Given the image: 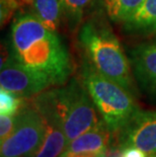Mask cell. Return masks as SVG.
<instances>
[{
	"mask_svg": "<svg viewBox=\"0 0 156 157\" xmlns=\"http://www.w3.org/2000/svg\"><path fill=\"white\" fill-rule=\"evenodd\" d=\"M10 54L21 64L65 84L73 71L70 53L58 33L50 31L32 12L19 13L10 31Z\"/></svg>",
	"mask_w": 156,
	"mask_h": 157,
	"instance_id": "cell-1",
	"label": "cell"
},
{
	"mask_svg": "<svg viewBox=\"0 0 156 157\" xmlns=\"http://www.w3.org/2000/svg\"><path fill=\"white\" fill-rule=\"evenodd\" d=\"M31 103L43 118L62 127L68 142L102 122L81 78L73 77L65 84L45 90L31 98Z\"/></svg>",
	"mask_w": 156,
	"mask_h": 157,
	"instance_id": "cell-2",
	"label": "cell"
},
{
	"mask_svg": "<svg viewBox=\"0 0 156 157\" xmlns=\"http://www.w3.org/2000/svg\"><path fill=\"white\" fill-rule=\"evenodd\" d=\"M78 41L83 56L96 71L137 95L131 62L107 22L91 18L82 23L78 29Z\"/></svg>",
	"mask_w": 156,
	"mask_h": 157,
	"instance_id": "cell-3",
	"label": "cell"
},
{
	"mask_svg": "<svg viewBox=\"0 0 156 157\" xmlns=\"http://www.w3.org/2000/svg\"><path fill=\"white\" fill-rule=\"evenodd\" d=\"M80 78L101 120L115 136L141 109L133 93L96 71L85 57Z\"/></svg>",
	"mask_w": 156,
	"mask_h": 157,
	"instance_id": "cell-4",
	"label": "cell"
},
{
	"mask_svg": "<svg viewBox=\"0 0 156 157\" xmlns=\"http://www.w3.org/2000/svg\"><path fill=\"white\" fill-rule=\"evenodd\" d=\"M46 135L44 119L29 103L17 113L14 132L1 143L0 157H29L40 148Z\"/></svg>",
	"mask_w": 156,
	"mask_h": 157,
	"instance_id": "cell-5",
	"label": "cell"
},
{
	"mask_svg": "<svg viewBox=\"0 0 156 157\" xmlns=\"http://www.w3.org/2000/svg\"><path fill=\"white\" fill-rule=\"evenodd\" d=\"M0 85L1 88L28 99L56 86L50 76L26 67L10 53L1 63Z\"/></svg>",
	"mask_w": 156,
	"mask_h": 157,
	"instance_id": "cell-6",
	"label": "cell"
},
{
	"mask_svg": "<svg viewBox=\"0 0 156 157\" xmlns=\"http://www.w3.org/2000/svg\"><path fill=\"white\" fill-rule=\"evenodd\" d=\"M115 137L122 150L136 147L147 155L155 154L156 111L140 109Z\"/></svg>",
	"mask_w": 156,
	"mask_h": 157,
	"instance_id": "cell-7",
	"label": "cell"
},
{
	"mask_svg": "<svg viewBox=\"0 0 156 157\" xmlns=\"http://www.w3.org/2000/svg\"><path fill=\"white\" fill-rule=\"evenodd\" d=\"M114 138L115 134L102 121L69 142L60 157H108Z\"/></svg>",
	"mask_w": 156,
	"mask_h": 157,
	"instance_id": "cell-8",
	"label": "cell"
},
{
	"mask_svg": "<svg viewBox=\"0 0 156 157\" xmlns=\"http://www.w3.org/2000/svg\"><path fill=\"white\" fill-rule=\"evenodd\" d=\"M130 62L139 88L149 98L156 101V43L135 48Z\"/></svg>",
	"mask_w": 156,
	"mask_h": 157,
	"instance_id": "cell-9",
	"label": "cell"
},
{
	"mask_svg": "<svg viewBox=\"0 0 156 157\" xmlns=\"http://www.w3.org/2000/svg\"><path fill=\"white\" fill-rule=\"evenodd\" d=\"M43 119L46 126L44 141L34 154L29 157H60L68 146L67 137L58 123L51 119Z\"/></svg>",
	"mask_w": 156,
	"mask_h": 157,
	"instance_id": "cell-10",
	"label": "cell"
},
{
	"mask_svg": "<svg viewBox=\"0 0 156 157\" xmlns=\"http://www.w3.org/2000/svg\"><path fill=\"white\" fill-rule=\"evenodd\" d=\"M124 31L134 35L156 32V0H145L138 10L123 22Z\"/></svg>",
	"mask_w": 156,
	"mask_h": 157,
	"instance_id": "cell-11",
	"label": "cell"
},
{
	"mask_svg": "<svg viewBox=\"0 0 156 157\" xmlns=\"http://www.w3.org/2000/svg\"><path fill=\"white\" fill-rule=\"evenodd\" d=\"M29 5L31 12L46 28L58 33L62 19H64L62 0H32Z\"/></svg>",
	"mask_w": 156,
	"mask_h": 157,
	"instance_id": "cell-12",
	"label": "cell"
},
{
	"mask_svg": "<svg viewBox=\"0 0 156 157\" xmlns=\"http://www.w3.org/2000/svg\"><path fill=\"white\" fill-rule=\"evenodd\" d=\"M145 0H104V6L109 19L123 23L138 10Z\"/></svg>",
	"mask_w": 156,
	"mask_h": 157,
	"instance_id": "cell-13",
	"label": "cell"
},
{
	"mask_svg": "<svg viewBox=\"0 0 156 157\" xmlns=\"http://www.w3.org/2000/svg\"><path fill=\"white\" fill-rule=\"evenodd\" d=\"M91 2L92 0H62L64 21L71 33L80 29L85 10Z\"/></svg>",
	"mask_w": 156,
	"mask_h": 157,
	"instance_id": "cell-14",
	"label": "cell"
},
{
	"mask_svg": "<svg viewBox=\"0 0 156 157\" xmlns=\"http://www.w3.org/2000/svg\"><path fill=\"white\" fill-rule=\"evenodd\" d=\"M29 101L28 98H21L8 90L1 88L0 91V113L1 115L16 116Z\"/></svg>",
	"mask_w": 156,
	"mask_h": 157,
	"instance_id": "cell-15",
	"label": "cell"
},
{
	"mask_svg": "<svg viewBox=\"0 0 156 157\" xmlns=\"http://www.w3.org/2000/svg\"><path fill=\"white\" fill-rule=\"evenodd\" d=\"M17 124V115L8 116L0 115V142L3 143L9 138L16 128Z\"/></svg>",
	"mask_w": 156,
	"mask_h": 157,
	"instance_id": "cell-16",
	"label": "cell"
},
{
	"mask_svg": "<svg viewBox=\"0 0 156 157\" xmlns=\"http://www.w3.org/2000/svg\"><path fill=\"white\" fill-rule=\"evenodd\" d=\"M1 3V25H6L21 7V0H0Z\"/></svg>",
	"mask_w": 156,
	"mask_h": 157,
	"instance_id": "cell-17",
	"label": "cell"
},
{
	"mask_svg": "<svg viewBox=\"0 0 156 157\" xmlns=\"http://www.w3.org/2000/svg\"><path fill=\"white\" fill-rule=\"evenodd\" d=\"M148 155L136 147H127L123 149L122 157H147Z\"/></svg>",
	"mask_w": 156,
	"mask_h": 157,
	"instance_id": "cell-18",
	"label": "cell"
},
{
	"mask_svg": "<svg viewBox=\"0 0 156 157\" xmlns=\"http://www.w3.org/2000/svg\"><path fill=\"white\" fill-rule=\"evenodd\" d=\"M21 3H24V4L28 5V4H31L32 0H21Z\"/></svg>",
	"mask_w": 156,
	"mask_h": 157,
	"instance_id": "cell-19",
	"label": "cell"
},
{
	"mask_svg": "<svg viewBox=\"0 0 156 157\" xmlns=\"http://www.w3.org/2000/svg\"><path fill=\"white\" fill-rule=\"evenodd\" d=\"M147 157H156V153H155V154H151V155H148Z\"/></svg>",
	"mask_w": 156,
	"mask_h": 157,
	"instance_id": "cell-20",
	"label": "cell"
}]
</instances>
